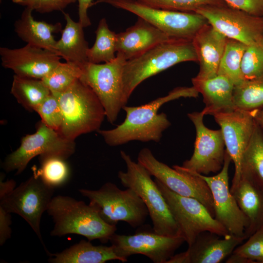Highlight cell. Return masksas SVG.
Returning <instances> with one entry per match:
<instances>
[{
  "label": "cell",
  "instance_id": "obj_19",
  "mask_svg": "<svg viewBox=\"0 0 263 263\" xmlns=\"http://www.w3.org/2000/svg\"><path fill=\"white\" fill-rule=\"evenodd\" d=\"M203 232L186 251L181 252L183 263H219L229 257L245 239L229 234L223 238Z\"/></svg>",
  "mask_w": 263,
  "mask_h": 263
},
{
  "label": "cell",
  "instance_id": "obj_24",
  "mask_svg": "<svg viewBox=\"0 0 263 263\" xmlns=\"http://www.w3.org/2000/svg\"><path fill=\"white\" fill-rule=\"evenodd\" d=\"M33 11L30 8H25L20 18L14 24L15 32L27 44L51 51L57 54L56 49L57 41L53 34L62 31L61 24L36 20L32 16Z\"/></svg>",
  "mask_w": 263,
  "mask_h": 263
},
{
  "label": "cell",
  "instance_id": "obj_11",
  "mask_svg": "<svg viewBox=\"0 0 263 263\" xmlns=\"http://www.w3.org/2000/svg\"><path fill=\"white\" fill-rule=\"evenodd\" d=\"M75 141L65 138L40 120L37 124L36 132L22 137L20 146L6 156L1 167L7 172L15 171L16 175H19L37 156L53 155L67 159L75 153Z\"/></svg>",
  "mask_w": 263,
  "mask_h": 263
},
{
  "label": "cell",
  "instance_id": "obj_27",
  "mask_svg": "<svg viewBox=\"0 0 263 263\" xmlns=\"http://www.w3.org/2000/svg\"><path fill=\"white\" fill-rule=\"evenodd\" d=\"M11 94L26 110L35 112L38 105L51 94L41 79L14 75Z\"/></svg>",
  "mask_w": 263,
  "mask_h": 263
},
{
  "label": "cell",
  "instance_id": "obj_33",
  "mask_svg": "<svg viewBox=\"0 0 263 263\" xmlns=\"http://www.w3.org/2000/svg\"><path fill=\"white\" fill-rule=\"evenodd\" d=\"M82 74L80 66L70 62H60L49 74L41 80L54 95L66 91Z\"/></svg>",
  "mask_w": 263,
  "mask_h": 263
},
{
  "label": "cell",
  "instance_id": "obj_5",
  "mask_svg": "<svg viewBox=\"0 0 263 263\" xmlns=\"http://www.w3.org/2000/svg\"><path fill=\"white\" fill-rule=\"evenodd\" d=\"M120 156L125 163L126 170L119 171L118 177L123 186L132 189L142 200L154 231L166 236L180 235L169 206L149 172L139 163L133 161L124 151H120Z\"/></svg>",
  "mask_w": 263,
  "mask_h": 263
},
{
  "label": "cell",
  "instance_id": "obj_34",
  "mask_svg": "<svg viewBox=\"0 0 263 263\" xmlns=\"http://www.w3.org/2000/svg\"><path fill=\"white\" fill-rule=\"evenodd\" d=\"M247 239L235 248L226 263H263V226Z\"/></svg>",
  "mask_w": 263,
  "mask_h": 263
},
{
  "label": "cell",
  "instance_id": "obj_15",
  "mask_svg": "<svg viewBox=\"0 0 263 263\" xmlns=\"http://www.w3.org/2000/svg\"><path fill=\"white\" fill-rule=\"evenodd\" d=\"M202 111L188 114L196 130L194 148L191 157L185 161L182 166L203 175L216 173L223 167L225 144L221 129L213 130L207 127L203 121Z\"/></svg>",
  "mask_w": 263,
  "mask_h": 263
},
{
  "label": "cell",
  "instance_id": "obj_17",
  "mask_svg": "<svg viewBox=\"0 0 263 263\" xmlns=\"http://www.w3.org/2000/svg\"><path fill=\"white\" fill-rule=\"evenodd\" d=\"M254 113L255 110L234 109L213 115L221 127L225 150L234 164L235 172L230 189L234 188L240 180L243 155L249 144L256 123Z\"/></svg>",
  "mask_w": 263,
  "mask_h": 263
},
{
  "label": "cell",
  "instance_id": "obj_9",
  "mask_svg": "<svg viewBox=\"0 0 263 263\" xmlns=\"http://www.w3.org/2000/svg\"><path fill=\"white\" fill-rule=\"evenodd\" d=\"M137 162L151 176L173 192L185 197L194 198L201 202L214 217L213 201L210 190L205 181L197 173L182 166L169 167L159 161L147 148L138 153Z\"/></svg>",
  "mask_w": 263,
  "mask_h": 263
},
{
  "label": "cell",
  "instance_id": "obj_31",
  "mask_svg": "<svg viewBox=\"0 0 263 263\" xmlns=\"http://www.w3.org/2000/svg\"><path fill=\"white\" fill-rule=\"evenodd\" d=\"M66 160L56 155L39 156L40 167L33 172L54 188L61 187L68 182L70 176V167Z\"/></svg>",
  "mask_w": 263,
  "mask_h": 263
},
{
  "label": "cell",
  "instance_id": "obj_8",
  "mask_svg": "<svg viewBox=\"0 0 263 263\" xmlns=\"http://www.w3.org/2000/svg\"><path fill=\"white\" fill-rule=\"evenodd\" d=\"M99 3L132 13L146 20L170 39L192 40L196 34L208 24L207 20L195 12H185L157 8L137 0H97Z\"/></svg>",
  "mask_w": 263,
  "mask_h": 263
},
{
  "label": "cell",
  "instance_id": "obj_37",
  "mask_svg": "<svg viewBox=\"0 0 263 263\" xmlns=\"http://www.w3.org/2000/svg\"><path fill=\"white\" fill-rule=\"evenodd\" d=\"M41 121L48 127L59 132L63 122V115L57 97L50 94L35 111Z\"/></svg>",
  "mask_w": 263,
  "mask_h": 263
},
{
  "label": "cell",
  "instance_id": "obj_13",
  "mask_svg": "<svg viewBox=\"0 0 263 263\" xmlns=\"http://www.w3.org/2000/svg\"><path fill=\"white\" fill-rule=\"evenodd\" d=\"M132 235H120L115 233L109 242L115 254L122 263L135 254H141L154 263H167L176 250L185 242L181 235L169 236L155 232L153 228L141 227Z\"/></svg>",
  "mask_w": 263,
  "mask_h": 263
},
{
  "label": "cell",
  "instance_id": "obj_29",
  "mask_svg": "<svg viewBox=\"0 0 263 263\" xmlns=\"http://www.w3.org/2000/svg\"><path fill=\"white\" fill-rule=\"evenodd\" d=\"M95 33V42L87 51L88 61L98 64L112 61L116 56V34L110 30L105 18L100 20Z\"/></svg>",
  "mask_w": 263,
  "mask_h": 263
},
{
  "label": "cell",
  "instance_id": "obj_18",
  "mask_svg": "<svg viewBox=\"0 0 263 263\" xmlns=\"http://www.w3.org/2000/svg\"><path fill=\"white\" fill-rule=\"evenodd\" d=\"M1 65L15 75L42 79L60 62L55 53L27 44L19 48H0Z\"/></svg>",
  "mask_w": 263,
  "mask_h": 263
},
{
  "label": "cell",
  "instance_id": "obj_3",
  "mask_svg": "<svg viewBox=\"0 0 263 263\" xmlns=\"http://www.w3.org/2000/svg\"><path fill=\"white\" fill-rule=\"evenodd\" d=\"M55 95L63 115L58 132L62 136L75 141L80 135L100 130L106 117L104 109L93 91L79 79L64 92Z\"/></svg>",
  "mask_w": 263,
  "mask_h": 263
},
{
  "label": "cell",
  "instance_id": "obj_16",
  "mask_svg": "<svg viewBox=\"0 0 263 263\" xmlns=\"http://www.w3.org/2000/svg\"><path fill=\"white\" fill-rule=\"evenodd\" d=\"M231 158L225 150L224 162L220 172L212 176L200 173L208 186L213 201L214 218L231 234L245 238L248 221L239 208L229 187L228 170Z\"/></svg>",
  "mask_w": 263,
  "mask_h": 263
},
{
  "label": "cell",
  "instance_id": "obj_20",
  "mask_svg": "<svg viewBox=\"0 0 263 263\" xmlns=\"http://www.w3.org/2000/svg\"><path fill=\"white\" fill-rule=\"evenodd\" d=\"M169 39L161 30L138 17L134 25L116 34V53L128 60Z\"/></svg>",
  "mask_w": 263,
  "mask_h": 263
},
{
  "label": "cell",
  "instance_id": "obj_12",
  "mask_svg": "<svg viewBox=\"0 0 263 263\" xmlns=\"http://www.w3.org/2000/svg\"><path fill=\"white\" fill-rule=\"evenodd\" d=\"M55 188L33 174L10 193L0 196V207L10 213L22 217L30 226L48 254L40 232L42 214L47 211L53 198Z\"/></svg>",
  "mask_w": 263,
  "mask_h": 263
},
{
  "label": "cell",
  "instance_id": "obj_28",
  "mask_svg": "<svg viewBox=\"0 0 263 263\" xmlns=\"http://www.w3.org/2000/svg\"><path fill=\"white\" fill-rule=\"evenodd\" d=\"M241 174H244L263 189V129L256 123L242 157Z\"/></svg>",
  "mask_w": 263,
  "mask_h": 263
},
{
  "label": "cell",
  "instance_id": "obj_40",
  "mask_svg": "<svg viewBox=\"0 0 263 263\" xmlns=\"http://www.w3.org/2000/svg\"><path fill=\"white\" fill-rule=\"evenodd\" d=\"M11 213L0 207V245L2 246L10 238L12 232Z\"/></svg>",
  "mask_w": 263,
  "mask_h": 263
},
{
  "label": "cell",
  "instance_id": "obj_7",
  "mask_svg": "<svg viewBox=\"0 0 263 263\" xmlns=\"http://www.w3.org/2000/svg\"><path fill=\"white\" fill-rule=\"evenodd\" d=\"M126 59L120 54L111 61L103 64L87 62L81 67L79 79L88 86L102 104L107 120L116 121L128 101L124 88L123 71Z\"/></svg>",
  "mask_w": 263,
  "mask_h": 263
},
{
  "label": "cell",
  "instance_id": "obj_32",
  "mask_svg": "<svg viewBox=\"0 0 263 263\" xmlns=\"http://www.w3.org/2000/svg\"><path fill=\"white\" fill-rule=\"evenodd\" d=\"M247 46L240 41L227 38L217 75L227 77L234 86L244 80L242 73L241 64Z\"/></svg>",
  "mask_w": 263,
  "mask_h": 263
},
{
  "label": "cell",
  "instance_id": "obj_22",
  "mask_svg": "<svg viewBox=\"0 0 263 263\" xmlns=\"http://www.w3.org/2000/svg\"><path fill=\"white\" fill-rule=\"evenodd\" d=\"M192 86L203 97L205 115L230 112L234 109L233 94V83L227 77L217 75L206 79L194 77Z\"/></svg>",
  "mask_w": 263,
  "mask_h": 263
},
{
  "label": "cell",
  "instance_id": "obj_26",
  "mask_svg": "<svg viewBox=\"0 0 263 263\" xmlns=\"http://www.w3.org/2000/svg\"><path fill=\"white\" fill-rule=\"evenodd\" d=\"M51 263H105L121 259L114 253L113 247L94 245L91 241L82 240L60 252L47 254Z\"/></svg>",
  "mask_w": 263,
  "mask_h": 263
},
{
  "label": "cell",
  "instance_id": "obj_21",
  "mask_svg": "<svg viewBox=\"0 0 263 263\" xmlns=\"http://www.w3.org/2000/svg\"><path fill=\"white\" fill-rule=\"evenodd\" d=\"M227 38L209 23L204 26L192 40L200 69L195 76L201 79L217 75Z\"/></svg>",
  "mask_w": 263,
  "mask_h": 263
},
{
  "label": "cell",
  "instance_id": "obj_35",
  "mask_svg": "<svg viewBox=\"0 0 263 263\" xmlns=\"http://www.w3.org/2000/svg\"><path fill=\"white\" fill-rule=\"evenodd\" d=\"M241 70L244 79L263 77V37L247 46Z\"/></svg>",
  "mask_w": 263,
  "mask_h": 263
},
{
  "label": "cell",
  "instance_id": "obj_43",
  "mask_svg": "<svg viewBox=\"0 0 263 263\" xmlns=\"http://www.w3.org/2000/svg\"><path fill=\"white\" fill-rule=\"evenodd\" d=\"M0 0V1H1V0Z\"/></svg>",
  "mask_w": 263,
  "mask_h": 263
},
{
  "label": "cell",
  "instance_id": "obj_36",
  "mask_svg": "<svg viewBox=\"0 0 263 263\" xmlns=\"http://www.w3.org/2000/svg\"><path fill=\"white\" fill-rule=\"evenodd\" d=\"M153 7L185 12H195L207 5H226L223 0H137Z\"/></svg>",
  "mask_w": 263,
  "mask_h": 263
},
{
  "label": "cell",
  "instance_id": "obj_6",
  "mask_svg": "<svg viewBox=\"0 0 263 263\" xmlns=\"http://www.w3.org/2000/svg\"><path fill=\"white\" fill-rule=\"evenodd\" d=\"M79 193L89 200L100 217L107 224L116 225L119 221L135 228L142 226L149 214L144 203L132 189H120L106 182L96 190L81 188Z\"/></svg>",
  "mask_w": 263,
  "mask_h": 263
},
{
  "label": "cell",
  "instance_id": "obj_41",
  "mask_svg": "<svg viewBox=\"0 0 263 263\" xmlns=\"http://www.w3.org/2000/svg\"><path fill=\"white\" fill-rule=\"evenodd\" d=\"M78 3L79 22L85 28L91 25L88 15V10L92 6L93 0H76Z\"/></svg>",
  "mask_w": 263,
  "mask_h": 263
},
{
  "label": "cell",
  "instance_id": "obj_42",
  "mask_svg": "<svg viewBox=\"0 0 263 263\" xmlns=\"http://www.w3.org/2000/svg\"><path fill=\"white\" fill-rule=\"evenodd\" d=\"M254 116L257 124L263 129V108L255 110Z\"/></svg>",
  "mask_w": 263,
  "mask_h": 263
},
{
  "label": "cell",
  "instance_id": "obj_2",
  "mask_svg": "<svg viewBox=\"0 0 263 263\" xmlns=\"http://www.w3.org/2000/svg\"><path fill=\"white\" fill-rule=\"evenodd\" d=\"M47 212L54 223L52 236L77 234L90 241L98 240L105 244L117 230L116 225L106 223L89 204L70 196H54Z\"/></svg>",
  "mask_w": 263,
  "mask_h": 263
},
{
  "label": "cell",
  "instance_id": "obj_14",
  "mask_svg": "<svg viewBox=\"0 0 263 263\" xmlns=\"http://www.w3.org/2000/svg\"><path fill=\"white\" fill-rule=\"evenodd\" d=\"M195 13L227 38L246 45L263 37V17L249 14L227 5H207Z\"/></svg>",
  "mask_w": 263,
  "mask_h": 263
},
{
  "label": "cell",
  "instance_id": "obj_23",
  "mask_svg": "<svg viewBox=\"0 0 263 263\" xmlns=\"http://www.w3.org/2000/svg\"><path fill=\"white\" fill-rule=\"evenodd\" d=\"M230 190L248 221L245 231L247 239L263 226V189L242 174L238 185Z\"/></svg>",
  "mask_w": 263,
  "mask_h": 263
},
{
  "label": "cell",
  "instance_id": "obj_30",
  "mask_svg": "<svg viewBox=\"0 0 263 263\" xmlns=\"http://www.w3.org/2000/svg\"><path fill=\"white\" fill-rule=\"evenodd\" d=\"M235 109L253 111L263 108V77L244 79L234 86Z\"/></svg>",
  "mask_w": 263,
  "mask_h": 263
},
{
  "label": "cell",
  "instance_id": "obj_4",
  "mask_svg": "<svg viewBox=\"0 0 263 263\" xmlns=\"http://www.w3.org/2000/svg\"><path fill=\"white\" fill-rule=\"evenodd\" d=\"M197 61L192 40L171 39L162 42L134 58L127 60L124 67L125 95L129 99L143 81L178 63Z\"/></svg>",
  "mask_w": 263,
  "mask_h": 263
},
{
  "label": "cell",
  "instance_id": "obj_25",
  "mask_svg": "<svg viewBox=\"0 0 263 263\" xmlns=\"http://www.w3.org/2000/svg\"><path fill=\"white\" fill-rule=\"evenodd\" d=\"M63 13L66 25L61 31V37L56 41L57 54L66 61L80 67L88 62L87 51L89 48L85 39L82 25L74 21L68 13Z\"/></svg>",
  "mask_w": 263,
  "mask_h": 263
},
{
  "label": "cell",
  "instance_id": "obj_1",
  "mask_svg": "<svg viewBox=\"0 0 263 263\" xmlns=\"http://www.w3.org/2000/svg\"><path fill=\"white\" fill-rule=\"evenodd\" d=\"M199 92L192 86L179 87L173 89L164 96L139 106H125L126 113L124 121L115 128L97 132L105 143L112 147L118 146L132 141H160L164 131L170 125L167 115L158 113L165 103L181 97L196 98Z\"/></svg>",
  "mask_w": 263,
  "mask_h": 263
},
{
  "label": "cell",
  "instance_id": "obj_10",
  "mask_svg": "<svg viewBox=\"0 0 263 263\" xmlns=\"http://www.w3.org/2000/svg\"><path fill=\"white\" fill-rule=\"evenodd\" d=\"M164 197L179 233L190 245L203 232L225 236L230 233L198 200L179 195L166 187L158 180H154Z\"/></svg>",
  "mask_w": 263,
  "mask_h": 263
},
{
  "label": "cell",
  "instance_id": "obj_38",
  "mask_svg": "<svg viewBox=\"0 0 263 263\" xmlns=\"http://www.w3.org/2000/svg\"><path fill=\"white\" fill-rule=\"evenodd\" d=\"M17 4L29 8L41 14L62 11L76 0H11Z\"/></svg>",
  "mask_w": 263,
  "mask_h": 263
},
{
  "label": "cell",
  "instance_id": "obj_39",
  "mask_svg": "<svg viewBox=\"0 0 263 263\" xmlns=\"http://www.w3.org/2000/svg\"><path fill=\"white\" fill-rule=\"evenodd\" d=\"M231 7L249 14L263 17V0H223Z\"/></svg>",
  "mask_w": 263,
  "mask_h": 263
}]
</instances>
